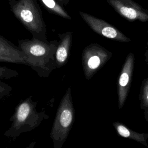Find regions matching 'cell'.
Returning a JSON list of instances; mask_svg holds the SVG:
<instances>
[{
	"label": "cell",
	"instance_id": "6da1fadb",
	"mask_svg": "<svg viewBox=\"0 0 148 148\" xmlns=\"http://www.w3.org/2000/svg\"><path fill=\"white\" fill-rule=\"evenodd\" d=\"M18 47L25 54L31 64V68L39 77H48L56 69L55 52L57 40L43 41L32 38L18 40Z\"/></svg>",
	"mask_w": 148,
	"mask_h": 148
},
{
	"label": "cell",
	"instance_id": "7a4b0ae2",
	"mask_svg": "<svg viewBox=\"0 0 148 148\" xmlns=\"http://www.w3.org/2000/svg\"><path fill=\"white\" fill-rule=\"evenodd\" d=\"M37 105L38 102L32 100V95L21 100L9 119L12 124L4 132V136L14 140L21 134L36 128L43 120L48 119L49 116L45 109L38 111Z\"/></svg>",
	"mask_w": 148,
	"mask_h": 148
},
{
	"label": "cell",
	"instance_id": "3957f363",
	"mask_svg": "<svg viewBox=\"0 0 148 148\" xmlns=\"http://www.w3.org/2000/svg\"><path fill=\"white\" fill-rule=\"evenodd\" d=\"M15 17L31 33L32 38L47 41V27L37 0H8Z\"/></svg>",
	"mask_w": 148,
	"mask_h": 148
},
{
	"label": "cell",
	"instance_id": "277c9868",
	"mask_svg": "<svg viewBox=\"0 0 148 148\" xmlns=\"http://www.w3.org/2000/svg\"><path fill=\"white\" fill-rule=\"evenodd\" d=\"M74 118L71 88L68 87L58 107L50 134L53 148L62 147L72 128Z\"/></svg>",
	"mask_w": 148,
	"mask_h": 148
},
{
	"label": "cell",
	"instance_id": "5b68a950",
	"mask_svg": "<svg viewBox=\"0 0 148 148\" xmlns=\"http://www.w3.org/2000/svg\"><path fill=\"white\" fill-rule=\"evenodd\" d=\"M112 56V53L97 43L87 46L82 54V62L86 79H90Z\"/></svg>",
	"mask_w": 148,
	"mask_h": 148
},
{
	"label": "cell",
	"instance_id": "8992f818",
	"mask_svg": "<svg viewBox=\"0 0 148 148\" xmlns=\"http://www.w3.org/2000/svg\"><path fill=\"white\" fill-rule=\"evenodd\" d=\"M79 13L92 31L103 37L124 43H127L131 40L129 37L125 35L116 27L105 20L86 12L80 11Z\"/></svg>",
	"mask_w": 148,
	"mask_h": 148
},
{
	"label": "cell",
	"instance_id": "52a82bcc",
	"mask_svg": "<svg viewBox=\"0 0 148 148\" xmlns=\"http://www.w3.org/2000/svg\"><path fill=\"white\" fill-rule=\"evenodd\" d=\"M106 2L119 14L129 21H148V9L134 0H106Z\"/></svg>",
	"mask_w": 148,
	"mask_h": 148
},
{
	"label": "cell",
	"instance_id": "ba28073f",
	"mask_svg": "<svg viewBox=\"0 0 148 148\" xmlns=\"http://www.w3.org/2000/svg\"><path fill=\"white\" fill-rule=\"evenodd\" d=\"M135 57L132 53H130L125 60L117 82L118 107H123L127 98L132 80Z\"/></svg>",
	"mask_w": 148,
	"mask_h": 148
},
{
	"label": "cell",
	"instance_id": "9c48e42d",
	"mask_svg": "<svg viewBox=\"0 0 148 148\" xmlns=\"http://www.w3.org/2000/svg\"><path fill=\"white\" fill-rule=\"evenodd\" d=\"M0 62L22 64L31 67L30 61L20 48L7 40L1 34Z\"/></svg>",
	"mask_w": 148,
	"mask_h": 148
},
{
	"label": "cell",
	"instance_id": "30bf717a",
	"mask_svg": "<svg viewBox=\"0 0 148 148\" xmlns=\"http://www.w3.org/2000/svg\"><path fill=\"white\" fill-rule=\"evenodd\" d=\"M59 42L55 52L56 68H61L68 62L69 51L72 43V32L68 31L63 34H59Z\"/></svg>",
	"mask_w": 148,
	"mask_h": 148
},
{
	"label": "cell",
	"instance_id": "8fae6325",
	"mask_svg": "<svg viewBox=\"0 0 148 148\" xmlns=\"http://www.w3.org/2000/svg\"><path fill=\"white\" fill-rule=\"evenodd\" d=\"M113 125L117 134L120 136L132 139L148 147L147 143V140L148 139L147 133L135 132L120 122H114L113 123Z\"/></svg>",
	"mask_w": 148,
	"mask_h": 148
},
{
	"label": "cell",
	"instance_id": "7c38bea8",
	"mask_svg": "<svg viewBox=\"0 0 148 148\" xmlns=\"http://www.w3.org/2000/svg\"><path fill=\"white\" fill-rule=\"evenodd\" d=\"M43 6L50 13L64 18L71 20V16L65 11L57 0H39Z\"/></svg>",
	"mask_w": 148,
	"mask_h": 148
},
{
	"label": "cell",
	"instance_id": "4fadbf2b",
	"mask_svg": "<svg viewBox=\"0 0 148 148\" xmlns=\"http://www.w3.org/2000/svg\"><path fill=\"white\" fill-rule=\"evenodd\" d=\"M140 106L141 109H148V77L145 79L142 83L139 94Z\"/></svg>",
	"mask_w": 148,
	"mask_h": 148
},
{
	"label": "cell",
	"instance_id": "5bb4252c",
	"mask_svg": "<svg viewBox=\"0 0 148 148\" xmlns=\"http://www.w3.org/2000/svg\"><path fill=\"white\" fill-rule=\"evenodd\" d=\"M19 73L17 71L6 66H0V80L1 79H10L17 77Z\"/></svg>",
	"mask_w": 148,
	"mask_h": 148
},
{
	"label": "cell",
	"instance_id": "9a60e30c",
	"mask_svg": "<svg viewBox=\"0 0 148 148\" xmlns=\"http://www.w3.org/2000/svg\"><path fill=\"white\" fill-rule=\"evenodd\" d=\"M12 91V87L0 80V100L9 97Z\"/></svg>",
	"mask_w": 148,
	"mask_h": 148
},
{
	"label": "cell",
	"instance_id": "2e32d148",
	"mask_svg": "<svg viewBox=\"0 0 148 148\" xmlns=\"http://www.w3.org/2000/svg\"><path fill=\"white\" fill-rule=\"evenodd\" d=\"M57 1H58L61 4L63 5H67L70 1V0H57Z\"/></svg>",
	"mask_w": 148,
	"mask_h": 148
},
{
	"label": "cell",
	"instance_id": "e0dca14e",
	"mask_svg": "<svg viewBox=\"0 0 148 148\" xmlns=\"http://www.w3.org/2000/svg\"><path fill=\"white\" fill-rule=\"evenodd\" d=\"M35 145H36L35 141H31L30 143L25 148H34Z\"/></svg>",
	"mask_w": 148,
	"mask_h": 148
},
{
	"label": "cell",
	"instance_id": "ac0fdd59",
	"mask_svg": "<svg viewBox=\"0 0 148 148\" xmlns=\"http://www.w3.org/2000/svg\"><path fill=\"white\" fill-rule=\"evenodd\" d=\"M145 120L148 123V109L145 110Z\"/></svg>",
	"mask_w": 148,
	"mask_h": 148
},
{
	"label": "cell",
	"instance_id": "d6986e66",
	"mask_svg": "<svg viewBox=\"0 0 148 148\" xmlns=\"http://www.w3.org/2000/svg\"><path fill=\"white\" fill-rule=\"evenodd\" d=\"M145 61L148 63V50L145 53Z\"/></svg>",
	"mask_w": 148,
	"mask_h": 148
},
{
	"label": "cell",
	"instance_id": "ffe728a7",
	"mask_svg": "<svg viewBox=\"0 0 148 148\" xmlns=\"http://www.w3.org/2000/svg\"><path fill=\"white\" fill-rule=\"evenodd\" d=\"M147 45H148V36H147Z\"/></svg>",
	"mask_w": 148,
	"mask_h": 148
}]
</instances>
